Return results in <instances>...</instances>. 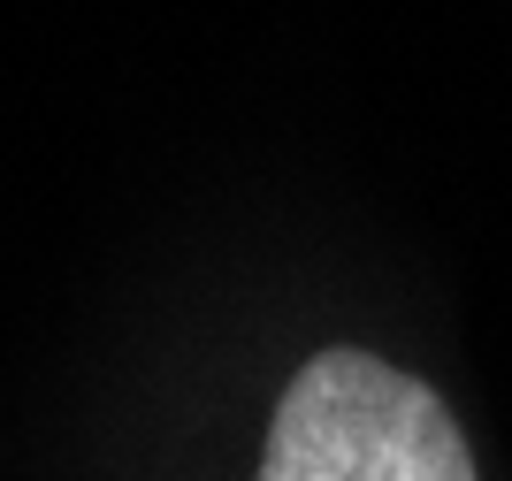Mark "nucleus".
Here are the masks:
<instances>
[{"instance_id":"f257e3e1","label":"nucleus","mask_w":512,"mask_h":481,"mask_svg":"<svg viewBox=\"0 0 512 481\" xmlns=\"http://www.w3.org/2000/svg\"><path fill=\"white\" fill-rule=\"evenodd\" d=\"M260 481H482L451 405L375 352H314L268 428Z\"/></svg>"}]
</instances>
